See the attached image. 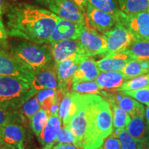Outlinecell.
I'll return each instance as SVG.
<instances>
[{"instance_id": "6da1fadb", "label": "cell", "mask_w": 149, "mask_h": 149, "mask_svg": "<svg viewBox=\"0 0 149 149\" xmlns=\"http://www.w3.org/2000/svg\"><path fill=\"white\" fill-rule=\"evenodd\" d=\"M51 10L26 3L10 6L7 13V33L36 44L49 43V38L59 20Z\"/></svg>"}, {"instance_id": "7a4b0ae2", "label": "cell", "mask_w": 149, "mask_h": 149, "mask_svg": "<svg viewBox=\"0 0 149 149\" xmlns=\"http://www.w3.org/2000/svg\"><path fill=\"white\" fill-rule=\"evenodd\" d=\"M87 128L82 149H98L113 131L109 102L96 94H84Z\"/></svg>"}, {"instance_id": "3957f363", "label": "cell", "mask_w": 149, "mask_h": 149, "mask_svg": "<svg viewBox=\"0 0 149 149\" xmlns=\"http://www.w3.org/2000/svg\"><path fill=\"white\" fill-rule=\"evenodd\" d=\"M31 83L18 77L0 75V109L13 111L36 94Z\"/></svg>"}, {"instance_id": "277c9868", "label": "cell", "mask_w": 149, "mask_h": 149, "mask_svg": "<svg viewBox=\"0 0 149 149\" xmlns=\"http://www.w3.org/2000/svg\"><path fill=\"white\" fill-rule=\"evenodd\" d=\"M10 55L35 74L51 64L53 59L51 48L31 42H22L15 44L10 48Z\"/></svg>"}, {"instance_id": "5b68a950", "label": "cell", "mask_w": 149, "mask_h": 149, "mask_svg": "<svg viewBox=\"0 0 149 149\" xmlns=\"http://www.w3.org/2000/svg\"><path fill=\"white\" fill-rule=\"evenodd\" d=\"M84 57L81 54L75 53L56 64L57 74V92L62 95L70 93L73 83V77L79 64Z\"/></svg>"}, {"instance_id": "8992f818", "label": "cell", "mask_w": 149, "mask_h": 149, "mask_svg": "<svg viewBox=\"0 0 149 149\" xmlns=\"http://www.w3.org/2000/svg\"><path fill=\"white\" fill-rule=\"evenodd\" d=\"M77 40L81 44L85 57L107 54V42L104 35H100L86 24L81 29Z\"/></svg>"}, {"instance_id": "52a82bcc", "label": "cell", "mask_w": 149, "mask_h": 149, "mask_svg": "<svg viewBox=\"0 0 149 149\" xmlns=\"http://www.w3.org/2000/svg\"><path fill=\"white\" fill-rule=\"evenodd\" d=\"M103 35L107 42L106 55L125 51L137 39L127 28L119 22Z\"/></svg>"}, {"instance_id": "ba28073f", "label": "cell", "mask_w": 149, "mask_h": 149, "mask_svg": "<svg viewBox=\"0 0 149 149\" xmlns=\"http://www.w3.org/2000/svg\"><path fill=\"white\" fill-rule=\"evenodd\" d=\"M116 17L117 22L127 28L136 38L149 40V10L133 15L120 11Z\"/></svg>"}, {"instance_id": "9c48e42d", "label": "cell", "mask_w": 149, "mask_h": 149, "mask_svg": "<svg viewBox=\"0 0 149 149\" xmlns=\"http://www.w3.org/2000/svg\"><path fill=\"white\" fill-rule=\"evenodd\" d=\"M75 95L78 104L77 110L70 119L67 127L70 128L74 136V146L82 149V141L87 128L85 95L78 93H75Z\"/></svg>"}, {"instance_id": "30bf717a", "label": "cell", "mask_w": 149, "mask_h": 149, "mask_svg": "<svg viewBox=\"0 0 149 149\" xmlns=\"http://www.w3.org/2000/svg\"><path fill=\"white\" fill-rule=\"evenodd\" d=\"M0 75L18 77L31 83L35 74L31 72L2 48H0Z\"/></svg>"}, {"instance_id": "8fae6325", "label": "cell", "mask_w": 149, "mask_h": 149, "mask_svg": "<svg viewBox=\"0 0 149 149\" xmlns=\"http://www.w3.org/2000/svg\"><path fill=\"white\" fill-rule=\"evenodd\" d=\"M48 5L50 10L59 17L76 23H86L84 13L71 0H49Z\"/></svg>"}, {"instance_id": "7c38bea8", "label": "cell", "mask_w": 149, "mask_h": 149, "mask_svg": "<svg viewBox=\"0 0 149 149\" xmlns=\"http://www.w3.org/2000/svg\"><path fill=\"white\" fill-rule=\"evenodd\" d=\"M86 19L93 29L104 33L111 29L117 24V17L114 15L95 8L88 3L86 9Z\"/></svg>"}, {"instance_id": "4fadbf2b", "label": "cell", "mask_w": 149, "mask_h": 149, "mask_svg": "<svg viewBox=\"0 0 149 149\" xmlns=\"http://www.w3.org/2000/svg\"><path fill=\"white\" fill-rule=\"evenodd\" d=\"M25 130L18 122L8 123L0 127V144L15 149L24 148Z\"/></svg>"}, {"instance_id": "5bb4252c", "label": "cell", "mask_w": 149, "mask_h": 149, "mask_svg": "<svg viewBox=\"0 0 149 149\" xmlns=\"http://www.w3.org/2000/svg\"><path fill=\"white\" fill-rule=\"evenodd\" d=\"M101 95L104 97H107L109 102H113L127 112L131 117L136 115H145V109L142 104L122 92L115 91V92L107 93L102 91Z\"/></svg>"}, {"instance_id": "9a60e30c", "label": "cell", "mask_w": 149, "mask_h": 149, "mask_svg": "<svg viewBox=\"0 0 149 149\" xmlns=\"http://www.w3.org/2000/svg\"><path fill=\"white\" fill-rule=\"evenodd\" d=\"M85 24L86 23H76L60 17L51 33L49 43L53 44L68 39L77 40L81 30Z\"/></svg>"}, {"instance_id": "2e32d148", "label": "cell", "mask_w": 149, "mask_h": 149, "mask_svg": "<svg viewBox=\"0 0 149 149\" xmlns=\"http://www.w3.org/2000/svg\"><path fill=\"white\" fill-rule=\"evenodd\" d=\"M52 57L55 64L75 53L84 55L82 47L78 40L68 39L51 44ZM85 57V56H84Z\"/></svg>"}, {"instance_id": "e0dca14e", "label": "cell", "mask_w": 149, "mask_h": 149, "mask_svg": "<svg viewBox=\"0 0 149 149\" xmlns=\"http://www.w3.org/2000/svg\"><path fill=\"white\" fill-rule=\"evenodd\" d=\"M33 88L37 91L45 88L57 90V74L55 65L49 64L39 70L31 81Z\"/></svg>"}, {"instance_id": "ac0fdd59", "label": "cell", "mask_w": 149, "mask_h": 149, "mask_svg": "<svg viewBox=\"0 0 149 149\" xmlns=\"http://www.w3.org/2000/svg\"><path fill=\"white\" fill-rule=\"evenodd\" d=\"M130 59H133L125 50L119 53L108 54L104 58L97 61V65L101 72H121Z\"/></svg>"}, {"instance_id": "d6986e66", "label": "cell", "mask_w": 149, "mask_h": 149, "mask_svg": "<svg viewBox=\"0 0 149 149\" xmlns=\"http://www.w3.org/2000/svg\"><path fill=\"white\" fill-rule=\"evenodd\" d=\"M61 121L58 114L50 115L45 127L38 139L44 147L43 149H50L55 144V140L60 131Z\"/></svg>"}, {"instance_id": "ffe728a7", "label": "cell", "mask_w": 149, "mask_h": 149, "mask_svg": "<svg viewBox=\"0 0 149 149\" xmlns=\"http://www.w3.org/2000/svg\"><path fill=\"white\" fill-rule=\"evenodd\" d=\"M126 130L137 143L149 140V126L145 115L132 117Z\"/></svg>"}, {"instance_id": "44dd1931", "label": "cell", "mask_w": 149, "mask_h": 149, "mask_svg": "<svg viewBox=\"0 0 149 149\" xmlns=\"http://www.w3.org/2000/svg\"><path fill=\"white\" fill-rule=\"evenodd\" d=\"M100 74L97 61L91 57H84L80 61L77 71L74 74V81H93Z\"/></svg>"}, {"instance_id": "7402d4cb", "label": "cell", "mask_w": 149, "mask_h": 149, "mask_svg": "<svg viewBox=\"0 0 149 149\" xmlns=\"http://www.w3.org/2000/svg\"><path fill=\"white\" fill-rule=\"evenodd\" d=\"M77 107L75 92L68 93L63 96L59 103L58 115L62 120L64 126H68L70 119L77 111Z\"/></svg>"}, {"instance_id": "603a6c76", "label": "cell", "mask_w": 149, "mask_h": 149, "mask_svg": "<svg viewBox=\"0 0 149 149\" xmlns=\"http://www.w3.org/2000/svg\"><path fill=\"white\" fill-rule=\"evenodd\" d=\"M128 79L122 72L105 71L99 74L95 80L102 90H117Z\"/></svg>"}, {"instance_id": "cb8c5ba5", "label": "cell", "mask_w": 149, "mask_h": 149, "mask_svg": "<svg viewBox=\"0 0 149 149\" xmlns=\"http://www.w3.org/2000/svg\"><path fill=\"white\" fill-rule=\"evenodd\" d=\"M128 79L149 72L148 59H130L121 70Z\"/></svg>"}, {"instance_id": "d4e9b609", "label": "cell", "mask_w": 149, "mask_h": 149, "mask_svg": "<svg viewBox=\"0 0 149 149\" xmlns=\"http://www.w3.org/2000/svg\"><path fill=\"white\" fill-rule=\"evenodd\" d=\"M120 10L126 15H133L149 10V0H117Z\"/></svg>"}, {"instance_id": "484cf974", "label": "cell", "mask_w": 149, "mask_h": 149, "mask_svg": "<svg viewBox=\"0 0 149 149\" xmlns=\"http://www.w3.org/2000/svg\"><path fill=\"white\" fill-rule=\"evenodd\" d=\"M126 51L132 59L149 60V40L136 39Z\"/></svg>"}, {"instance_id": "4316f807", "label": "cell", "mask_w": 149, "mask_h": 149, "mask_svg": "<svg viewBox=\"0 0 149 149\" xmlns=\"http://www.w3.org/2000/svg\"><path fill=\"white\" fill-rule=\"evenodd\" d=\"M113 115V125L115 130H126L130 121V116L127 112L112 102H109Z\"/></svg>"}, {"instance_id": "83f0119b", "label": "cell", "mask_w": 149, "mask_h": 149, "mask_svg": "<svg viewBox=\"0 0 149 149\" xmlns=\"http://www.w3.org/2000/svg\"><path fill=\"white\" fill-rule=\"evenodd\" d=\"M61 96H63L62 95L57 91L51 88H45L38 91L36 95L40 102L41 109L46 110L47 112L53 102L57 100L60 101Z\"/></svg>"}, {"instance_id": "f1b7e54d", "label": "cell", "mask_w": 149, "mask_h": 149, "mask_svg": "<svg viewBox=\"0 0 149 149\" xmlns=\"http://www.w3.org/2000/svg\"><path fill=\"white\" fill-rule=\"evenodd\" d=\"M49 116V114L46 110L40 109L31 119V128L37 138H39L41 135Z\"/></svg>"}, {"instance_id": "f546056e", "label": "cell", "mask_w": 149, "mask_h": 149, "mask_svg": "<svg viewBox=\"0 0 149 149\" xmlns=\"http://www.w3.org/2000/svg\"><path fill=\"white\" fill-rule=\"evenodd\" d=\"M72 90L73 92L81 94H96L101 95V88L96 81H74L72 83Z\"/></svg>"}, {"instance_id": "4dcf8cb0", "label": "cell", "mask_w": 149, "mask_h": 149, "mask_svg": "<svg viewBox=\"0 0 149 149\" xmlns=\"http://www.w3.org/2000/svg\"><path fill=\"white\" fill-rule=\"evenodd\" d=\"M149 85V72L141 75L137 76L130 79H128L123 84L122 86L117 88V91H134L144 88Z\"/></svg>"}, {"instance_id": "1f68e13d", "label": "cell", "mask_w": 149, "mask_h": 149, "mask_svg": "<svg viewBox=\"0 0 149 149\" xmlns=\"http://www.w3.org/2000/svg\"><path fill=\"white\" fill-rule=\"evenodd\" d=\"M88 3L95 8L115 16L121 11L117 0H88Z\"/></svg>"}, {"instance_id": "d6a6232c", "label": "cell", "mask_w": 149, "mask_h": 149, "mask_svg": "<svg viewBox=\"0 0 149 149\" xmlns=\"http://www.w3.org/2000/svg\"><path fill=\"white\" fill-rule=\"evenodd\" d=\"M113 135L117 137L122 149H138V143L134 139L126 130H113Z\"/></svg>"}, {"instance_id": "836d02e7", "label": "cell", "mask_w": 149, "mask_h": 149, "mask_svg": "<svg viewBox=\"0 0 149 149\" xmlns=\"http://www.w3.org/2000/svg\"><path fill=\"white\" fill-rule=\"evenodd\" d=\"M41 109V106L37 97H32L24 103L21 108V117L31 120L32 117Z\"/></svg>"}, {"instance_id": "e575fe53", "label": "cell", "mask_w": 149, "mask_h": 149, "mask_svg": "<svg viewBox=\"0 0 149 149\" xmlns=\"http://www.w3.org/2000/svg\"><path fill=\"white\" fill-rule=\"evenodd\" d=\"M124 94L128 95L141 103L149 106V85L144 88L134 91H120Z\"/></svg>"}, {"instance_id": "d590c367", "label": "cell", "mask_w": 149, "mask_h": 149, "mask_svg": "<svg viewBox=\"0 0 149 149\" xmlns=\"http://www.w3.org/2000/svg\"><path fill=\"white\" fill-rule=\"evenodd\" d=\"M55 143L61 144H75V138L73 133L70 129L67 126H63L56 138Z\"/></svg>"}, {"instance_id": "8d00e7d4", "label": "cell", "mask_w": 149, "mask_h": 149, "mask_svg": "<svg viewBox=\"0 0 149 149\" xmlns=\"http://www.w3.org/2000/svg\"><path fill=\"white\" fill-rule=\"evenodd\" d=\"M13 111L0 109V127L13 122H19V117Z\"/></svg>"}, {"instance_id": "74e56055", "label": "cell", "mask_w": 149, "mask_h": 149, "mask_svg": "<svg viewBox=\"0 0 149 149\" xmlns=\"http://www.w3.org/2000/svg\"><path fill=\"white\" fill-rule=\"evenodd\" d=\"M100 149H122L118 139L113 134L104 139L103 144L100 146Z\"/></svg>"}, {"instance_id": "f35d334b", "label": "cell", "mask_w": 149, "mask_h": 149, "mask_svg": "<svg viewBox=\"0 0 149 149\" xmlns=\"http://www.w3.org/2000/svg\"><path fill=\"white\" fill-rule=\"evenodd\" d=\"M7 36H8V33L0 17V48L3 49L6 46Z\"/></svg>"}, {"instance_id": "ab89813d", "label": "cell", "mask_w": 149, "mask_h": 149, "mask_svg": "<svg viewBox=\"0 0 149 149\" xmlns=\"http://www.w3.org/2000/svg\"><path fill=\"white\" fill-rule=\"evenodd\" d=\"M72 1L77 6L78 8L83 13H85L88 3V0H72Z\"/></svg>"}, {"instance_id": "60d3db41", "label": "cell", "mask_w": 149, "mask_h": 149, "mask_svg": "<svg viewBox=\"0 0 149 149\" xmlns=\"http://www.w3.org/2000/svg\"><path fill=\"white\" fill-rule=\"evenodd\" d=\"M52 149H81L79 147L74 146L72 144H61L59 143V144L53 146Z\"/></svg>"}, {"instance_id": "b9f144b4", "label": "cell", "mask_w": 149, "mask_h": 149, "mask_svg": "<svg viewBox=\"0 0 149 149\" xmlns=\"http://www.w3.org/2000/svg\"><path fill=\"white\" fill-rule=\"evenodd\" d=\"M138 149H149V140L138 143Z\"/></svg>"}, {"instance_id": "7bdbcfd3", "label": "cell", "mask_w": 149, "mask_h": 149, "mask_svg": "<svg viewBox=\"0 0 149 149\" xmlns=\"http://www.w3.org/2000/svg\"><path fill=\"white\" fill-rule=\"evenodd\" d=\"M6 7V2L4 1V0H0V17H1L2 13L4 11Z\"/></svg>"}, {"instance_id": "ee69618b", "label": "cell", "mask_w": 149, "mask_h": 149, "mask_svg": "<svg viewBox=\"0 0 149 149\" xmlns=\"http://www.w3.org/2000/svg\"><path fill=\"white\" fill-rule=\"evenodd\" d=\"M145 117H146V120L149 126V106H148V107L146 109V111H145Z\"/></svg>"}, {"instance_id": "f6af8a7d", "label": "cell", "mask_w": 149, "mask_h": 149, "mask_svg": "<svg viewBox=\"0 0 149 149\" xmlns=\"http://www.w3.org/2000/svg\"><path fill=\"white\" fill-rule=\"evenodd\" d=\"M0 149H15V148H11V147H10V146H6V145L0 144Z\"/></svg>"}, {"instance_id": "bcb514c9", "label": "cell", "mask_w": 149, "mask_h": 149, "mask_svg": "<svg viewBox=\"0 0 149 149\" xmlns=\"http://www.w3.org/2000/svg\"><path fill=\"white\" fill-rule=\"evenodd\" d=\"M38 1H40L41 3H48L49 2V0H37Z\"/></svg>"}, {"instance_id": "7dc6e473", "label": "cell", "mask_w": 149, "mask_h": 149, "mask_svg": "<svg viewBox=\"0 0 149 149\" xmlns=\"http://www.w3.org/2000/svg\"><path fill=\"white\" fill-rule=\"evenodd\" d=\"M98 149H100V148H98Z\"/></svg>"}]
</instances>
